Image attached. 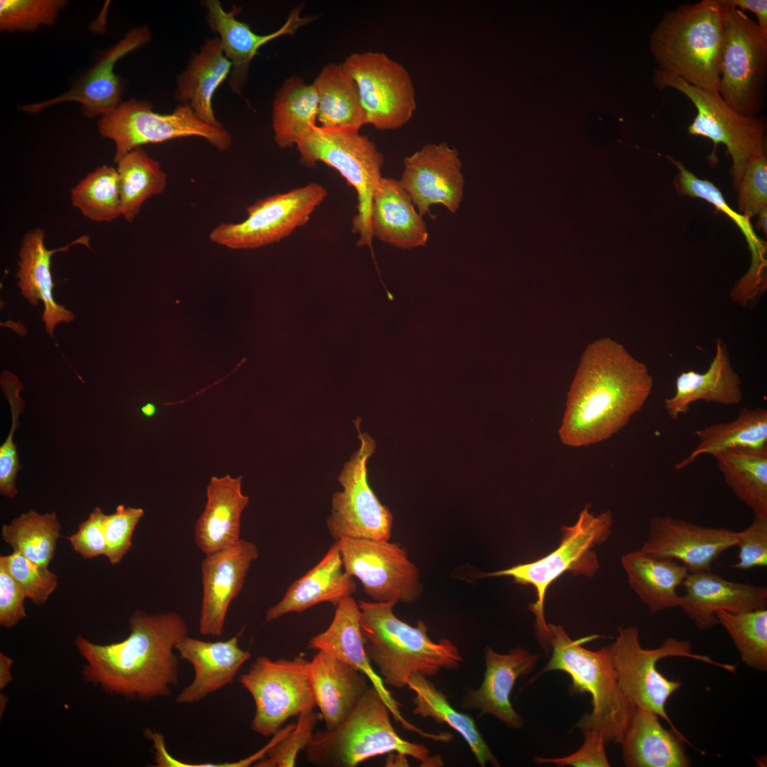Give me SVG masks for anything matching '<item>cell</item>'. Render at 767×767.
Returning <instances> with one entry per match:
<instances>
[{
    "label": "cell",
    "mask_w": 767,
    "mask_h": 767,
    "mask_svg": "<svg viewBox=\"0 0 767 767\" xmlns=\"http://www.w3.org/2000/svg\"><path fill=\"white\" fill-rule=\"evenodd\" d=\"M723 11L722 0H702L665 13L650 38L658 70L718 91Z\"/></svg>",
    "instance_id": "5b68a950"
},
{
    "label": "cell",
    "mask_w": 767,
    "mask_h": 767,
    "mask_svg": "<svg viewBox=\"0 0 767 767\" xmlns=\"http://www.w3.org/2000/svg\"><path fill=\"white\" fill-rule=\"evenodd\" d=\"M317 721L318 714L312 710L299 714L295 727L272 746L263 758L254 763V766H294L298 754L305 749L312 739Z\"/></svg>",
    "instance_id": "f907efd6"
},
{
    "label": "cell",
    "mask_w": 767,
    "mask_h": 767,
    "mask_svg": "<svg viewBox=\"0 0 767 767\" xmlns=\"http://www.w3.org/2000/svg\"><path fill=\"white\" fill-rule=\"evenodd\" d=\"M180 659L194 668L192 681L177 695L180 705H190L233 683L241 667L251 658L239 647V636L226 641H205L186 635L175 646Z\"/></svg>",
    "instance_id": "484cf974"
},
{
    "label": "cell",
    "mask_w": 767,
    "mask_h": 767,
    "mask_svg": "<svg viewBox=\"0 0 767 767\" xmlns=\"http://www.w3.org/2000/svg\"><path fill=\"white\" fill-rule=\"evenodd\" d=\"M241 485V476L210 478L206 504L195 528V543L205 555L231 547L241 539V517L249 502Z\"/></svg>",
    "instance_id": "4dcf8cb0"
},
{
    "label": "cell",
    "mask_w": 767,
    "mask_h": 767,
    "mask_svg": "<svg viewBox=\"0 0 767 767\" xmlns=\"http://www.w3.org/2000/svg\"><path fill=\"white\" fill-rule=\"evenodd\" d=\"M671 161L678 170L674 182L677 191L712 204L729 217L744 234L751 254V264L747 272L732 287L729 297L741 307L753 305L767 289L766 244L756 235L750 218L732 210L712 183L698 178L680 162Z\"/></svg>",
    "instance_id": "d4e9b609"
},
{
    "label": "cell",
    "mask_w": 767,
    "mask_h": 767,
    "mask_svg": "<svg viewBox=\"0 0 767 767\" xmlns=\"http://www.w3.org/2000/svg\"><path fill=\"white\" fill-rule=\"evenodd\" d=\"M144 511L141 508L119 505L114 513L105 515L104 531L107 543L105 556L111 565L118 564L132 545L135 528Z\"/></svg>",
    "instance_id": "816d5d0a"
},
{
    "label": "cell",
    "mask_w": 767,
    "mask_h": 767,
    "mask_svg": "<svg viewBox=\"0 0 767 767\" xmlns=\"http://www.w3.org/2000/svg\"><path fill=\"white\" fill-rule=\"evenodd\" d=\"M309 676L315 704L327 730L352 714L370 687L364 674L322 651L309 662Z\"/></svg>",
    "instance_id": "f1b7e54d"
},
{
    "label": "cell",
    "mask_w": 767,
    "mask_h": 767,
    "mask_svg": "<svg viewBox=\"0 0 767 767\" xmlns=\"http://www.w3.org/2000/svg\"><path fill=\"white\" fill-rule=\"evenodd\" d=\"M358 604L365 651L384 684L403 688L414 674L435 675L442 669L457 668L462 661L452 641L434 642L429 638L423 621L412 626L397 618L395 603L359 601Z\"/></svg>",
    "instance_id": "3957f363"
},
{
    "label": "cell",
    "mask_w": 767,
    "mask_h": 767,
    "mask_svg": "<svg viewBox=\"0 0 767 767\" xmlns=\"http://www.w3.org/2000/svg\"><path fill=\"white\" fill-rule=\"evenodd\" d=\"M312 84L318 97L320 126L359 131L366 124L357 86L342 63L325 65Z\"/></svg>",
    "instance_id": "74e56055"
},
{
    "label": "cell",
    "mask_w": 767,
    "mask_h": 767,
    "mask_svg": "<svg viewBox=\"0 0 767 767\" xmlns=\"http://www.w3.org/2000/svg\"><path fill=\"white\" fill-rule=\"evenodd\" d=\"M344 571L374 602L410 604L422 593L420 571L398 543L343 538L337 540Z\"/></svg>",
    "instance_id": "e0dca14e"
},
{
    "label": "cell",
    "mask_w": 767,
    "mask_h": 767,
    "mask_svg": "<svg viewBox=\"0 0 767 767\" xmlns=\"http://www.w3.org/2000/svg\"><path fill=\"white\" fill-rule=\"evenodd\" d=\"M116 163L121 216L126 222H131L146 200L164 191L167 175L159 162L141 147L129 152Z\"/></svg>",
    "instance_id": "b9f144b4"
},
{
    "label": "cell",
    "mask_w": 767,
    "mask_h": 767,
    "mask_svg": "<svg viewBox=\"0 0 767 767\" xmlns=\"http://www.w3.org/2000/svg\"><path fill=\"white\" fill-rule=\"evenodd\" d=\"M390 713L378 691L370 686L342 723L313 734L304 749L307 760L315 766L354 767L376 756L395 752L422 762L429 761L425 746L398 736Z\"/></svg>",
    "instance_id": "8992f818"
},
{
    "label": "cell",
    "mask_w": 767,
    "mask_h": 767,
    "mask_svg": "<svg viewBox=\"0 0 767 767\" xmlns=\"http://www.w3.org/2000/svg\"><path fill=\"white\" fill-rule=\"evenodd\" d=\"M100 135L115 146L116 163L129 152L143 145L158 143L179 138L198 136L220 151L228 149L232 137L224 126H214L200 120L187 104H180L170 114L153 110L146 100L131 99L102 116L98 122Z\"/></svg>",
    "instance_id": "8fae6325"
},
{
    "label": "cell",
    "mask_w": 767,
    "mask_h": 767,
    "mask_svg": "<svg viewBox=\"0 0 767 767\" xmlns=\"http://www.w3.org/2000/svg\"><path fill=\"white\" fill-rule=\"evenodd\" d=\"M356 591V583L344 571L339 545L334 540L323 557L293 582L277 604L266 610V621L270 622L289 613H302L322 602H330L336 607Z\"/></svg>",
    "instance_id": "f546056e"
},
{
    "label": "cell",
    "mask_w": 767,
    "mask_h": 767,
    "mask_svg": "<svg viewBox=\"0 0 767 767\" xmlns=\"http://www.w3.org/2000/svg\"><path fill=\"white\" fill-rule=\"evenodd\" d=\"M653 82L660 89L672 88L685 95L697 114L687 130L690 134L710 139L716 147L722 143L732 160L734 185L740 179L751 158L765 153L766 123L763 118L742 115L733 109L717 90L699 88L679 77L654 71Z\"/></svg>",
    "instance_id": "7c38bea8"
},
{
    "label": "cell",
    "mask_w": 767,
    "mask_h": 767,
    "mask_svg": "<svg viewBox=\"0 0 767 767\" xmlns=\"http://www.w3.org/2000/svg\"><path fill=\"white\" fill-rule=\"evenodd\" d=\"M105 515L100 507H95L88 518L82 522L78 530L67 537L73 550L84 559L105 555L106 538L104 531Z\"/></svg>",
    "instance_id": "11a10c76"
},
{
    "label": "cell",
    "mask_w": 767,
    "mask_h": 767,
    "mask_svg": "<svg viewBox=\"0 0 767 767\" xmlns=\"http://www.w3.org/2000/svg\"><path fill=\"white\" fill-rule=\"evenodd\" d=\"M327 195L323 185L310 183L263 197L246 208L244 221L214 227L210 239L233 249H256L278 242L305 225Z\"/></svg>",
    "instance_id": "9a60e30c"
},
{
    "label": "cell",
    "mask_w": 767,
    "mask_h": 767,
    "mask_svg": "<svg viewBox=\"0 0 767 767\" xmlns=\"http://www.w3.org/2000/svg\"><path fill=\"white\" fill-rule=\"evenodd\" d=\"M45 238V231L41 228H35L26 233L19 249L16 276L22 295L31 305H37L39 300L43 302L42 320L48 334L53 337L56 325L62 322H71L75 320V315L64 305L58 304L53 297L54 283L50 271L51 258L55 253L66 251L75 245L82 244L90 248L89 238L82 236L62 247L52 250L46 248Z\"/></svg>",
    "instance_id": "83f0119b"
},
{
    "label": "cell",
    "mask_w": 767,
    "mask_h": 767,
    "mask_svg": "<svg viewBox=\"0 0 767 767\" xmlns=\"http://www.w3.org/2000/svg\"><path fill=\"white\" fill-rule=\"evenodd\" d=\"M355 82L366 124L398 129L416 110L415 90L403 65L380 52L353 53L342 62Z\"/></svg>",
    "instance_id": "2e32d148"
},
{
    "label": "cell",
    "mask_w": 767,
    "mask_h": 767,
    "mask_svg": "<svg viewBox=\"0 0 767 767\" xmlns=\"http://www.w3.org/2000/svg\"><path fill=\"white\" fill-rule=\"evenodd\" d=\"M582 732L584 738V743L575 752L562 758L536 756L534 757V761L538 764L553 763L557 766H610L605 751L606 741L602 734L595 729H587Z\"/></svg>",
    "instance_id": "db71d44e"
},
{
    "label": "cell",
    "mask_w": 767,
    "mask_h": 767,
    "mask_svg": "<svg viewBox=\"0 0 767 767\" xmlns=\"http://www.w3.org/2000/svg\"><path fill=\"white\" fill-rule=\"evenodd\" d=\"M205 555L201 564L203 592L199 631L202 636H218L222 633L229 606L242 589L259 552L254 543L241 538L231 547Z\"/></svg>",
    "instance_id": "ffe728a7"
},
{
    "label": "cell",
    "mask_w": 767,
    "mask_h": 767,
    "mask_svg": "<svg viewBox=\"0 0 767 767\" xmlns=\"http://www.w3.org/2000/svg\"><path fill=\"white\" fill-rule=\"evenodd\" d=\"M647 366L609 337L587 345L567 394L559 429L562 442L579 447L619 432L650 396Z\"/></svg>",
    "instance_id": "6da1fadb"
},
{
    "label": "cell",
    "mask_w": 767,
    "mask_h": 767,
    "mask_svg": "<svg viewBox=\"0 0 767 767\" xmlns=\"http://www.w3.org/2000/svg\"><path fill=\"white\" fill-rule=\"evenodd\" d=\"M685 738L673 730L665 729L659 717L636 707L625 730L622 756L627 767H687Z\"/></svg>",
    "instance_id": "836d02e7"
},
{
    "label": "cell",
    "mask_w": 767,
    "mask_h": 767,
    "mask_svg": "<svg viewBox=\"0 0 767 767\" xmlns=\"http://www.w3.org/2000/svg\"><path fill=\"white\" fill-rule=\"evenodd\" d=\"M130 634L123 641L97 644L79 636L75 644L85 663V680L105 692L130 700L168 697L178 683L176 644L187 635L186 621L170 611L150 614L134 611Z\"/></svg>",
    "instance_id": "7a4b0ae2"
},
{
    "label": "cell",
    "mask_w": 767,
    "mask_h": 767,
    "mask_svg": "<svg viewBox=\"0 0 767 767\" xmlns=\"http://www.w3.org/2000/svg\"><path fill=\"white\" fill-rule=\"evenodd\" d=\"M70 200L92 222H110L121 216L116 168L103 165L89 173L72 188Z\"/></svg>",
    "instance_id": "ee69618b"
},
{
    "label": "cell",
    "mask_w": 767,
    "mask_h": 767,
    "mask_svg": "<svg viewBox=\"0 0 767 767\" xmlns=\"http://www.w3.org/2000/svg\"><path fill=\"white\" fill-rule=\"evenodd\" d=\"M374 237L402 249L426 245L425 222L399 180L382 177L374 195L371 216Z\"/></svg>",
    "instance_id": "d6a6232c"
},
{
    "label": "cell",
    "mask_w": 767,
    "mask_h": 767,
    "mask_svg": "<svg viewBox=\"0 0 767 767\" xmlns=\"http://www.w3.org/2000/svg\"><path fill=\"white\" fill-rule=\"evenodd\" d=\"M714 457L736 497L754 516L767 518V450L734 449Z\"/></svg>",
    "instance_id": "f35d334b"
},
{
    "label": "cell",
    "mask_w": 767,
    "mask_h": 767,
    "mask_svg": "<svg viewBox=\"0 0 767 767\" xmlns=\"http://www.w3.org/2000/svg\"><path fill=\"white\" fill-rule=\"evenodd\" d=\"M359 423V420H354L360 446L338 476L343 490L334 493L326 524L334 540L349 538L387 541L393 515L369 484L366 464L375 452L376 442L367 433H361Z\"/></svg>",
    "instance_id": "5bb4252c"
},
{
    "label": "cell",
    "mask_w": 767,
    "mask_h": 767,
    "mask_svg": "<svg viewBox=\"0 0 767 767\" xmlns=\"http://www.w3.org/2000/svg\"><path fill=\"white\" fill-rule=\"evenodd\" d=\"M758 216V222H757V227L758 229H762L763 232H765V234H766V231H767V225H766L767 210L762 212Z\"/></svg>",
    "instance_id": "94428289"
},
{
    "label": "cell",
    "mask_w": 767,
    "mask_h": 767,
    "mask_svg": "<svg viewBox=\"0 0 767 767\" xmlns=\"http://www.w3.org/2000/svg\"><path fill=\"white\" fill-rule=\"evenodd\" d=\"M309 662L301 656L273 660L260 656L240 675L239 682L255 705L253 731L273 736L289 718L313 709Z\"/></svg>",
    "instance_id": "4fadbf2b"
},
{
    "label": "cell",
    "mask_w": 767,
    "mask_h": 767,
    "mask_svg": "<svg viewBox=\"0 0 767 767\" xmlns=\"http://www.w3.org/2000/svg\"><path fill=\"white\" fill-rule=\"evenodd\" d=\"M736 532L700 526L681 518L655 516L640 550L680 562L689 572L710 570L713 562L734 547Z\"/></svg>",
    "instance_id": "d6986e66"
},
{
    "label": "cell",
    "mask_w": 767,
    "mask_h": 767,
    "mask_svg": "<svg viewBox=\"0 0 767 767\" xmlns=\"http://www.w3.org/2000/svg\"><path fill=\"white\" fill-rule=\"evenodd\" d=\"M682 585L679 607L700 629L718 624L719 610L739 614L766 607V586L729 581L710 570L689 572Z\"/></svg>",
    "instance_id": "603a6c76"
},
{
    "label": "cell",
    "mask_w": 767,
    "mask_h": 767,
    "mask_svg": "<svg viewBox=\"0 0 767 767\" xmlns=\"http://www.w3.org/2000/svg\"><path fill=\"white\" fill-rule=\"evenodd\" d=\"M734 186L738 192L739 210L741 214L751 219L767 210V159L765 153L749 159Z\"/></svg>",
    "instance_id": "681fc988"
},
{
    "label": "cell",
    "mask_w": 767,
    "mask_h": 767,
    "mask_svg": "<svg viewBox=\"0 0 767 767\" xmlns=\"http://www.w3.org/2000/svg\"><path fill=\"white\" fill-rule=\"evenodd\" d=\"M12 659L2 652L0 653V689H4L12 680L11 667Z\"/></svg>",
    "instance_id": "680465c9"
},
{
    "label": "cell",
    "mask_w": 767,
    "mask_h": 767,
    "mask_svg": "<svg viewBox=\"0 0 767 767\" xmlns=\"http://www.w3.org/2000/svg\"><path fill=\"white\" fill-rule=\"evenodd\" d=\"M732 7L741 11H749L755 14L757 25L762 34L767 36V1L766 0H726Z\"/></svg>",
    "instance_id": "6f0895ef"
},
{
    "label": "cell",
    "mask_w": 767,
    "mask_h": 767,
    "mask_svg": "<svg viewBox=\"0 0 767 767\" xmlns=\"http://www.w3.org/2000/svg\"><path fill=\"white\" fill-rule=\"evenodd\" d=\"M295 145L302 165L312 168L317 162L324 163L337 170L354 187L357 203L352 232L359 236L357 246H368L373 256L370 216L373 197L383 177V154L359 130L317 124L300 131Z\"/></svg>",
    "instance_id": "52a82bcc"
},
{
    "label": "cell",
    "mask_w": 767,
    "mask_h": 767,
    "mask_svg": "<svg viewBox=\"0 0 767 767\" xmlns=\"http://www.w3.org/2000/svg\"><path fill=\"white\" fill-rule=\"evenodd\" d=\"M551 636L552 655L546 665L529 683L552 670H562L572 679L570 691L589 692L592 710L584 713L575 727L582 731L595 729L606 743L621 744L629 719L636 708L622 692L612 661L611 646L589 651L582 644L594 636L572 640L561 625L548 624Z\"/></svg>",
    "instance_id": "277c9868"
},
{
    "label": "cell",
    "mask_w": 767,
    "mask_h": 767,
    "mask_svg": "<svg viewBox=\"0 0 767 767\" xmlns=\"http://www.w3.org/2000/svg\"><path fill=\"white\" fill-rule=\"evenodd\" d=\"M60 523L55 512L40 514L31 509L4 524L1 537L13 551L48 567L60 536Z\"/></svg>",
    "instance_id": "7bdbcfd3"
},
{
    "label": "cell",
    "mask_w": 767,
    "mask_h": 767,
    "mask_svg": "<svg viewBox=\"0 0 767 767\" xmlns=\"http://www.w3.org/2000/svg\"><path fill=\"white\" fill-rule=\"evenodd\" d=\"M26 594L12 577L5 565L0 561V625L11 628L26 616L24 600Z\"/></svg>",
    "instance_id": "9f6ffc18"
},
{
    "label": "cell",
    "mask_w": 767,
    "mask_h": 767,
    "mask_svg": "<svg viewBox=\"0 0 767 767\" xmlns=\"http://www.w3.org/2000/svg\"><path fill=\"white\" fill-rule=\"evenodd\" d=\"M484 656L483 682L477 690L467 691L463 707L479 709L481 715L491 714L511 728L521 729L523 719L513 709L510 695L517 679L534 669L540 655L531 654L521 648L502 654L486 647Z\"/></svg>",
    "instance_id": "4316f807"
},
{
    "label": "cell",
    "mask_w": 767,
    "mask_h": 767,
    "mask_svg": "<svg viewBox=\"0 0 767 767\" xmlns=\"http://www.w3.org/2000/svg\"><path fill=\"white\" fill-rule=\"evenodd\" d=\"M458 151L447 143H428L403 159L399 180L421 216L435 205L455 214L460 207L465 186Z\"/></svg>",
    "instance_id": "ac0fdd59"
},
{
    "label": "cell",
    "mask_w": 767,
    "mask_h": 767,
    "mask_svg": "<svg viewBox=\"0 0 767 767\" xmlns=\"http://www.w3.org/2000/svg\"><path fill=\"white\" fill-rule=\"evenodd\" d=\"M724 4L718 92L738 113L758 116L765 106L767 36L744 11Z\"/></svg>",
    "instance_id": "9c48e42d"
},
{
    "label": "cell",
    "mask_w": 767,
    "mask_h": 767,
    "mask_svg": "<svg viewBox=\"0 0 767 767\" xmlns=\"http://www.w3.org/2000/svg\"><path fill=\"white\" fill-rule=\"evenodd\" d=\"M318 97L314 85L301 77L286 79L272 104V127L276 143L281 148L295 145L298 134L316 124Z\"/></svg>",
    "instance_id": "60d3db41"
},
{
    "label": "cell",
    "mask_w": 767,
    "mask_h": 767,
    "mask_svg": "<svg viewBox=\"0 0 767 767\" xmlns=\"http://www.w3.org/2000/svg\"><path fill=\"white\" fill-rule=\"evenodd\" d=\"M612 523L611 511L594 516L586 506L573 525L561 528L560 542L553 551L533 562L486 574L489 577H511L516 583L534 588L537 599L528 609L535 616L537 639L547 653L551 651V636L545 619L544 602L549 587L566 572L594 576L599 564L593 549L608 539Z\"/></svg>",
    "instance_id": "ba28073f"
},
{
    "label": "cell",
    "mask_w": 767,
    "mask_h": 767,
    "mask_svg": "<svg viewBox=\"0 0 767 767\" xmlns=\"http://www.w3.org/2000/svg\"><path fill=\"white\" fill-rule=\"evenodd\" d=\"M744 398L741 379L732 366L727 347L717 339L715 354L703 373L689 370L675 380L674 394L664 400L668 415L677 420L695 402L704 401L724 406L739 404Z\"/></svg>",
    "instance_id": "1f68e13d"
},
{
    "label": "cell",
    "mask_w": 767,
    "mask_h": 767,
    "mask_svg": "<svg viewBox=\"0 0 767 767\" xmlns=\"http://www.w3.org/2000/svg\"><path fill=\"white\" fill-rule=\"evenodd\" d=\"M2 389L8 400L11 413V427L9 433L0 447V492L3 496L12 499L17 494L16 479L21 469L16 445L13 442L14 434L19 427L18 419L25 403L19 396L23 388L22 384L11 373L5 371L1 376Z\"/></svg>",
    "instance_id": "bcb514c9"
},
{
    "label": "cell",
    "mask_w": 767,
    "mask_h": 767,
    "mask_svg": "<svg viewBox=\"0 0 767 767\" xmlns=\"http://www.w3.org/2000/svg\"><path fill=\"white\" fill-rule=\"evenodd\" d=\"M202 4L207 11V21L212 31L219 35L225 56L232 63L229 85L240 93L248 77L249 65L258 50L268 42L281 36L293 33L300 27L310 23L313 16H301L302 6L295 8L284 24L275 32L259 35L253 31L236 16L239 8L225 11L218 0H205Z\"/></svg>",
    "instance_id": "cb8c5ba5"
},
{
    "label": "cell",
    "mask_w": 767,
    "mask_h": 767,
    "mask_svg": "<svg viewBox=\"0 0 767 767\" xmlns=\"http://www.w3.org/2000/svg\"><path fill=\"white\" fill-rule=\"evenodd\" d=\"M738 562L731 567L748 570L767 566V518L754 516L751 524L736 532Z\"/></svg>",
    "instance_id": "f5cc1de1"
},
{
    "label": "cell",
    "mask_w": 767,
    "mask_h": 767,
    "mask_svg": "<svg viewBox=\"0 0 767 767\" xmlns=\"http://www.w3.org/2000/svg\"><path fill=\"white\" fill-rule=\"evenodd\" d=\"M151 38V31L146 26L131 30L68 90L44 102L23 105L20 110L36 114L59 103L76 102L80 104L82 114L87 118L102 117L111 112L122 102V86L114 71L115 64L127 54L148 43Z\"/></svg>",
    "instance_id": "44dd1931"
},
{
    "label": "cell",
    "mask_w": 767,
    "mask_h": 767,
    "mask_svg": "<svg viewBox=\"0 0 767 767\" xmlns=\"http://www.w3.org/2000/svg\"><path fill=\"white\" fill-rule=\"evenodd\" d=\"M407 685L415 694L413 700L415 705L414 714L431 717L438 724L446 723L453 728L468 744L481 766H485L487 763L494 766H500L473 718L452 707L447 696L426 679V676L414 674L410 678Z\"/></svg>",
    "instance_id": "ab89813d"
},
{
    "label": "cell",
    "mask_w": 767,
    "mask_h": 767,
    "mask_svg": "<svg viewBox=\"0 0 767 767\" xmlns=\"http://www.w3.org/2000/svg\"><path fill=\"white\" fill-rule=\"evenodd\" d=\"M231 70L232 63L224 53L219 38L207 40L192 55L185 70L178 77L175 99L187 104L204 123L223 126L214 115L212 99Z\"/></svg>",
    "instance_id": "e575fe53"
},
{
    "label": "cell",
    "mask_w": 767,
    "mask_h": 767,
    "mask_svg": "<svg viewBox=\"0 0 767 767\" xmlns=\"http://www.w3.org/2000/svg\"><path fill=\"white\" fill-rule=\"evenodd\" d=\"M359 604L352 597L343 599L335 607L333 619L329 627L311 638L308 648L330 653L364 674L372 686L378 691L393 718L404 729L420 736L438 740L439 734L425 732L404 719L399 710L398 702L384 686L381 679L374 670L366 651L360 626Z\"/></svg>",
    "instance_id": "7402d4cb"
},
{
    "label": "cell",
    "mask_w": 767,
    "mask_h": 767,
    "mask_svg": "<svg viewBox=\"0 0 767 767\" xmlns=\"http://www.w3.org/2000/svg\"><path fill=\"white\" fill-rule=\"evenodd\" d=\"M715 616L729 633L742 661L759 671L767 670V610L766 609L731 614L724 610Z\"/></svg>",
    "instance_id": "f6af8a7d"
},
{
    "label": "cell",
    "mask_w": 767,
    "mask_h": 767,
    "mask_svg": "<svg viewBox=\"0 0 767 767\" xmlns=\"http://www.w3.org/2000/svg\"><path fill=\"white\" fill-rule=\"evenodd\" d=\"M141 410L144 416L150 418L155 415L156 407L153 403H148L143 406Z\"/></svg>",
    "instance_id": "91938a15"
},
{
    "label": "cell",
    "mask_w": 767,
    "mask_h": 767,
    "mask_svg": "<svg viewBox=\"0 0 767 767\" xmlns=\"http://www.w3.org/2000/svg\"><path fill=\"white\" fill-rule=\"evenodd\" d=\"M636 627H619L615 641L610 644L612 661L619 685L627 699L636 707L651 711L675 727L665 711V704L682 685L665 677L656 664L666 657H686L710 663L734 673L736 666L716 662L709 657L695 654L687 641L668 638L656 648H642Z\"/></svg>",
    "instance_id": "30bf717a"
},
{
    "label": "cell",
    "mask_w": 767,
    "mask_h": 767,
    "mask_svg": "<svg viewBox=\"0 0 767 767\" xmlns=\"http://www.w3.org/2000/svg\"><path fill=\"white\" fill-rule=\"evenodd\" d=\"M67 4L65 0H1L0 30L33 32L53 26Z\"/></svg>",
    "instance_id": "7dc6e473"
},
{
    "label": "cell",
    "mask_w": 767,
    "mask_h": 767,
    "mask_svg": "<svg viewBox=\"0 0 767 767\" xmlns=\"http://www.w3.org/2000/svg\"><path fill=\"white\" fill-rule=\"evenodd\" d=\"M695 434L697 446L675 464L676 470L687 467L702 455L714 457L734 449L767 450V410L744 408L734 420L707 426Z\"/></svg>",
    "instance_id": "8d00e7d4"
},
{
    "label": "cell",
    "mask_w": 767,
    "mask_h": 767,
    "mask_svg": "<svg viewBox=\"0 0 767 767\" xmlns=\"http://www.w3.org/2000/svg\"><path fill=\"white\" fill-rule=\"evenodd\" d=\"M0 561L34 604L43 605L58 586V576L48 567L34 562L17 552L1 556Z\"/></svg>",
    "instance_id": "c3c4849f"
},
{
    "label": "cell",
    "mask_w": 767,
    "mask_h": 767,
    "mask_svg": "<svg viewBox=\"0 0 767 767\" xmlns=\"http://www.w3.org/2000/svg\"><path fill=\"white\" fill-rule=\"evenodd\" d=\"M621 562L631 588L651 613L679 607L677 588L689 573L683 565L640 550L624 554Z\"/></svg>",
    "instance_id": "d590c367"
}]
</instances>
